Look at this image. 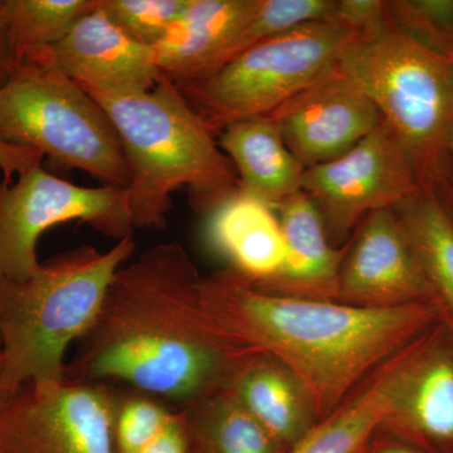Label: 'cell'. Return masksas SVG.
<instances>
[{"mask_svg":"<svg viewBox=\"0 0 453 453\" xmlns=\"http://www.w3.org/2000/svg\"><path fill=\"white\" fill-rule=\"evenodd\" d=\"M202 279L178 242L155 244L119 268L94 324L74 345L65 377L121 381L178 408L229 388L258 356L208 314Z\"/></svg>","mask_w":453,"mask_h":453,"instance_id":"cell-1","label":"cell"},{"mask_svg":"<svg viewBox=\"0 0 453 453\" xmlns=\"http://www.w3.org/2000/svg\"><path fill=\"white\" fill-rule=\"evenodd\" d=\"M201 297L235 344L290 372L318 421L440 321L429 303L381 309L303 299L265 290L232 268L203 277Z\"/></svg>","mask_w":453,"mask_h":453,"instance_id":"cell-2","label":"cell"},{"mask_svg":"<svg viewBox=\"0 0 453 453\" xmlns=\"http://www.w3.org/2000/svg\"><path fill=\"white\" fill-rule=\"evenodd\" d=\"M89 96L105 110L120 138L134 229L165 228L173 195L180 188L192 210L207 216L237 192L234 164L165 77L150 91Z\"/></svg>","mask_w":453,"mask_h":453,"instance_id":"cell-3","label":"cell"},{"mask_svg":"<svg viewBox=\"0 0 453 453\" xmlns=\"http://www.w3.org/2000/svg\"><path fill=\"white\" fill-rule=\"evenodd\" d=\"M134 251L133 237L106 252L77 247L47 259L25 281L9 280L0 301V399L25 384L65 380V353L94 324Z\"/></svg>","mask_w":453,"mask_h":453,"instance_id":"cell-4","label":"cell"},{"mask_svg":"<svg viewBox=\"0 0 453 453\" xmlns=\"http://www.w3.org/2000/svg\"><path fill=\"white\" fill-rule=\"evenodd\" d=\"M339 65L401 140L421 186H426L449 155L453 133L451 65L390 19L381 31L349 42Z\"/></svg>","mask_w":453,"mask_h":453,"instance_id":"cell-5","label":"cell"},{"mask_svg":"<svg viewBox=\"0 0 453 453\" xmlns=\"http://www.w3.org/2000/svg\"><path fill=\"white\" fill-rule=\"evenodd\" d=\"M0 139L35 149L64 169L127 188L129 168L118 131L94 97L47 55L33 53L0 88Z\"/></svg>","mask_w":453,"mask_h":453,"instance_id":"cell-6","label":"cell"},{"mask_svg":"<svg viewBox=\"0 0 453 453\" xmlns=\"http://www.w3.org/2000/svg\"><path fill=\"white\" fill-rule=\"evenodd\" d=\"M353 32L308 23L256 44L195 85L178 88L214 136L228 125L276 111L332 71Z\"/></svg>","mask_w":453,"mask_h":453,"instance_id":"cell-7","label":"cell"},{"mask_svg":"<svg viewBox=\"0 0 453 453\" xmlns=\"http://www.w3.org/2000/svg\"><path fill=\"white\" fill-rule=\"evenodd\" d=\"M86 223L107 238L133 237L127 189L77 186L50 174L42 165L0 181V270L12 281H25L40 267L41 235L61 223Z\"/></svg>","mask_w":453,"mask_h":453,"instance_id":"cell-8","label":"cell"},{"mask_svg":"<svg viewBox=\"0 0 453 453\" xmlns=\"http://www.w3.org/2000/svg\"><path fill=\"white\" fill-rule=\"evenodd\" d=\"M107 383H28L0 399V453H118Z\"/></svg>","mask_w":453,"mask_h":453,"instance_id":"cell-9","label":"cell"},{"mask_svg":"<svg viewBox=\"0 0 453 453\" xmlns=\"http://www.w3.org/2000/svg\"><path fill=\"white\" fill-rule=\"evenodd\" d=\"M410 154L386 122L332 162L305 169L303 192L320 211L330 241L347 240L374 211L393 210L421 188Z\"/></svg>","mask_w":453,"mask_h":453,"instance_id":"cell-10","label":"cell"},{"mask_svg":"<svg viewBox=\"0 0 453 453\" xmlns=\"http://www.w3.org/2000/svg\"><path fill=\"white\" fill-rule=\"evenodd\" d=\"M267 116L305 169L342 157L383 121L339 64Z\"/></svg>","mask_w":453,"mask_h":453,"instance_id":"cell-11","label":"cell"},{"mask_svg":"<svg viewBox=\"0 0 453 453\" xmlns=\"http://www.w3.org/2000/svg\"><path fill=\"white\" fill-rule=\"evenodd\" d=\"M336 301L381 309L431 303L428 283L395 211H374L357 226L340 268Z\"/></svg>","mask_w":453,"mask_h":453,"instance_id":"cell-12","label":"cell"},{"mask_svg":"<svg viewBox=\"0 0 453 453\" xmlns=\"http://www.w3.org/2000/svg\"><path fill=\"white\" fill-rule=\"evenodd\" d=\"M426 453L453 452V333L438 321L413 340L384 427Z\"/></svg>","mask_w":453,"mask_h":453,"instance_id":"cell-13","label":"cell"},{"mask_svg":"<svg viewBox=\"0 0 453 453\" xmlns=\"http://www.w3.org/2000/svg\"><path fill=\"white\" fill-rule=\"evenodd\" d=\"M53 64L88 95L150 91L160 80L154 50L113 25L100 5L46 50Z\"/></svg>","mask_w":453,"mask_h":453,"instance_id":"cell-14","label":"cell"},{"mask_svg":"<svg viewBox=\"0 0 453 453\" xmlns=\"http://www.w3.org/2000/svg\"><path fill=\"white\" fill-rule=\"evenodd\" d=\"M259 0H189L180 17L153 47L163 77L177 88L195 85L219 70L226 50Z\"/></svg>","mask_w":453,"mask_h":453,"instance_id":"cell-15","label":"cell"},{"mask_svg":"<svg viewBox=\"0 0 453 453\" xmlns=\"http://www.w3.org/2000/svg\"><path fill=\"white\" fill-rule=\"evenodd\" d=\"M276 211L285 258L273 280L256 285L288 296L336 301L348 244L342 250L333 246L320 211L303 192L283 202Z\"/></svg>","mask_w":453,"mask_h":453,"instance_id":"cell-16","label":"cell"},{"mask_svg":"<svg viewBox=\"0 0 453 453\" xmlns=\"http://www.w3.org/2000/svg\"><path fill=\"white\" fill-rule=\"evenodd\" d=\"M410 344L375 369L332 413L312 425L288 453H363L372 434L395 413Z\"/></svg>","mask_w":453,"mask_h":453,"instance_id":"cell-17","label":"cell"},{"mask_svg":"<svg viewBox=\"0 0 453 453\" xmlns=\"http://www.w3.org/2000/svg\"><path fill=\"white\" fill-rule=\"evenodd\" d=\"M219 145L234 164L238 190L277 210L303 192L305 168L291 153L270 116H256L228 125Z\"/></svg>","mask_w":453,"mask_h":453,"instance_id":"cell-18","label":"cell"},{"mask_svg":"<svg viewBox=\"0 0 453 453\" xmlns=\"http://www.w3.org/2000/svg\"><path fill=\"white\" fill-rule=\"evenodd\" d=\"M273 208L234 193L208 214L207 240L232 270L256 283L270 281L281 270L285 242Z\"/></svg>","mask_w":453,"mask_h":453,"instance_id":"cell-19","label":"cell"},{"mask_svg":"<svg viewBox=\"0 0 453 453\" xmlns=\"http://www.w3.org/2000/svg\"><path fill=\"white\" fill-rule=\"evenodd\" d=\"M229 390L283 447H291L309 428L314 414L297 380L271 357L250 360Z\"/></svg>","mask_w":453,"mask_h":453,"instance_id":"cell-20","label":"cell"},{"mask_svg":"<svg viewBox=\"0 0 453 453\" xmlns=\"http://www.w3.org/2000/svg\"><path fill=\"white\" fill-rule=\"evenodd\" d=\"M393 211L428 283L431 303L453 333V223L425 187Z\"/></svg>","mask_w":453,"mask_h":453,"instance_id":"cell-21","label":"cell"},{"mask_svg":"<svg viewBox=\"0 0 453 453\" xmlns=\"http://www.w3.org/2000/svg\"><path fill=\"white\" fill-rule=\"evenodd\" d=\"M195 453H281L283 447L228 388L179 407Z\"/></svg>","mask_w":453,"mask_h":453,"instance_id":"cell-22","label":"cell"},{"mask_svg":"<svg viewBox=\"0 0 453 453\" xmlns=\"http://www.w3.org/2000/svg\"><path fill=\"white\" fill-rule=\"evenodd\" d=\"M97 0H2V14L18 65L62 40Z\"/></svg>","mask_w":453,"mask_h":453,"instance_id":"cell-23","label":"cell"},{"mask_svg":"<svg viewBox=\"0 0 453 453\" xmlns=\"http://www.w3.org/2000/svg\"><path fill=\"white\" fill-rule=\"evenodd\" d=\"M334 5L335 0H259L257 9L226 50L219 68L261 42L308 23L330 20Z\"/></svg>","mask_w":453,"mask_h":453,"instance_id":"cell-24","label":"cell"},{"mask_svg":"<svg viewBox=\"0 0 453 453\" xmlns=\"http://www.w3.org/2000/svg\"><path fill=\"white\" fill-rule=\"evenodd\" d=\"M402 32L453 64V0H387Z\"/></svg>","mask_w":453,"mask_h":453,"instance_id":"cell-25","label":"cell"},{"mask_svg":"<svg viewBox=\"0 0 453 453\" xmlns=\"http://www.w3.org/2000/svg\"><path fill=\"white\" fill-rule=\"evenodd\" d=\"M189 0H98L101 11L131 40L153 47L186 11Z\"/></svg>","mask_w":453,"mask_h":453,"instance_id":"cell-26","label":"cell"},{"mask_svg":"<svg viewBox=\"0 0 453 453\" xmlns=\"http://www.w3.org/2000/svg\"><path fill=\"white\" fill-rule=\"evenodd\" d=\"M175 410L155 396L138 393L121 396L116 403L115 436L118 453H136L157 436Z\"/></svg>","mask_w":453,"mask_h":453,"instance_id":"cell-27","label":"cell"},{"mask_svg":"<svg viewBox=\"0 0 453 453\" xmlns=\"http://www.w3.org/2000/svg\"><path fill=\"white\" fill-rule=\"evenodd\" d=\"M330 22L357 35L380 32L390 22L387 0H335Z\"/></svg>","mask_w":453,"mask_h":453,"instance_id":"cell-28","label":"cell"},{"mask_svg":"<svg viewBox=\"0 0 453 453\" xmlns=\"http://www.w3.org/2000/svg\"><path fill=\"white\" fill-rule=\"evenodd\" d=\"M189 432L180 408H175L169 422L148 445L136 453H190Z\"/></svg>","mask_w":453,"mask_h":453,"instance_id":"cell-29","label":"cell"},{"mask_svg":"<svg viewBox=\"0 0 453 453\" xmlns=\"http://www.w3.org/2000/svg\"><path fill=\"white\" fill-rule=\"evenodd\" d=\"M43 159V154L35 149L0 139V170L7 183L13 181L14 175L19 177L23 173L41 165Z\"/></svg>","mask_w":453,"mask_h":453,"instance_id":"cell-30","label":"cell"},{"mask_svg":"<svg viewBox=\"0 0 453 453\" xmlns=\"http://www.w3.org/2000/svg\"><path fill=\"white\" fill-rule=\"evenodd\" d=\"M453 223V157L449 153L426 186Z\"/></svg>","mask_w":453,"mask_h":453,"instance_id":"cell-31","label":"cell"},{"mask_svg":"<svg viewBox=\"0 0 453 453\" xmlns=\"http://www.w3.org/2000/svg\"><path fill=\"white\" fill-rule=\"evenodd\" d=\"M18 65L17 57L9 41L7 27L2 14V0H0V88L11 79Z\"/></svg>","mask_w":453,"mask_h":453,"instance_id":"cell-32","label":"cell"},{"mask_svg":"<svg viewBox=\"0 0 453 453\" xmlns=\"http://www.w3.org/2000/svg\"><path fill=\"white\" fill-rule=\"evenodd\" d=\"M377 453H426L422 449L408 445V443H388L380 449Z\"/></svg>","mask_w":453,"mask_h":453,"instance_id":"cell-33","label":"cell"},{"mask_svg":"<svg viewBox=\"0 0 453 453\" xmlns=\"http://www.w3.org/2000/svg\"><path fill=\"white\" fill-rule=\"evenodd\" d=\"M9 279L0 270V301H2L3 295H4L5 288H7Z\"/></svg>","mask_w":453,"mask_h":453,"instance_id":"cell-34","label":"cell"},{"mask_svg":"<svg viewBox=\"0 0 453 453\" xmlns=\"http://www.w3.org/2000/svg\"><path fill=\"white\" fill-rule=\"evenodd\" d=\"M449 153L451 154L453 157V133H452L451 140H449Z\"/></svg>","mask_w":453,"mask_h":453,"instance_id":"cell-35","label":"cell"},{"mask_svg":"<svg viewBox=\"0 0 453 453\" xmlns=\"http://www.w3.org/2000/svg\"><path fill=\"white\" fill-rule=\"evenodd\" d=\"M451 67H452V71H453V64L451 65Z\"/></svg>","mask_w":453,"mask_h":453,"instance_id":"cell-36","label":"cell"},{"mask_svg":"<svg viewBox=\"0 0 453 453\" xmlns=\"http://www.w3.org/2000/svg\"><path fill=\"white\" fill-rule=\"evenodd\" d=\"M190 453H195V452L190 451Z\"/></svg>","mask_w":453,"mask_h":453,"instance_id":"cell-37","label":"cell"},{"mask_svg":"<svg viewBox=\"0 0 453 453\" xmlns=\"http://www.w3.org/2000/svg\"><path fill=\"white\" fill-rule=\"evenodd\" d=\"M453 453V452H452Z\"/></svg>","mask_w":453,"mask_h":453,"instance_id":"cell-38","label":"cell"}]
</instances>
